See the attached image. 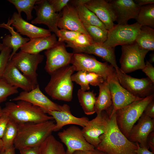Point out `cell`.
Masks as SVG:
<instances>
[{
	"mask_svg": "<svg viewBox=\"0 0 154 154\" xmlns=\"http://www.w3.org/2000/svg\"><path fill=\"white\" fill-rule=\"evenodd\" d=\"M54 120L40 123H27L17 124L18 131L14 143L15 149L39 147L53 131Z\"/></svg>",
	"mask_w": 154,
	"mask_h": 154,
	"instance_id": "1",
	"label": "cell"
},
{
	"mask_svg": "<svg viewBox=\"0 0 154 154\" xmlns=\"http://www.w3.org/2000/svg\"><path fill=\"white\" fill-rule=\"evenodd\" d=\"M72 5L76 9L83 23L96 26L104 30H108L96 15L88 9L84 4H77Z\"/></svg>",
	"mask_w": 154,
	"mask_h": 154,
	"instance_id": "28",
	"label": "cell"
},
{
	"mask_svg": "<svg viewBox=\"0 0 154 154\" xmlns=\"http://www.w3.org/2000/svg\"><path fill=\"white\" fill-rule=\"evenodd\" d=\"M3 112L7 114L10 120L17 124L27 123H40L54 120L42 109L24 101H18L16 103L7 102L2 108Z\"/></svg>",
	"mask_w": 154,
	"mask_h": 154,
	"instance_id": "3",
	"label": "cell"
},
{
	"mask_svg": "<svg viewBox=\"0 0 154 154\" xmlns=\"http://www.w3.org/2000/svg\"><path fill=\"white\" fill-rule=\"evenodd\" d=\"M54 33L45 37L31 39L20 48L21 50L32 54H39L55 46L58 41Z\"/></svg>",
	"mask_w": 154,
	"mask_h": 154,
	"instance_id": "25",
	"label": "cell"
},
{
	"mask_svg": "<svg viewBox=\"0 0 154 154\" xmlns=\"http://www.w3.org/2000/svg\"><path fill=\"white\" fill-rule=\"evenodd\" d=\"M71 0H49L48 1L54 11L59 13L62 11Z\"/></svg>",
	"mask_w": 154,
	"mask_h": 154,
	"instance_id": "42",
	"label": "cell"
},
{
	"mask_svg": "<svg viewBox=\"0 0 154 154\" xmlns=\"http://www.w3.org/2000/svg\"><path fill=\"white\" fill-rule=\"evenodd\" d=\"M39 154H66L63 145L52 134L39 147Z\"/></svg>",
	"mask_w": 154,
	"mask_h": 154,
	"instance_id": "31",
	"label": "cell"
},
{
	"mask_svg": "<svg viewBox=\"0 0 154 154\" xmlns=\"http://www.w3.org/2000/svg\"><path fill=\"white\" fill-rule=\"evenodd\" d=\"M18 88L11 86L3 78L0 79V104L9 96L18 92Z\"/></svg>",
	"mask_w": 154,
	"mask_h": 154,
	"instance_id": "37",
	"label": "cell"
},
{
	"mask_svg": "<svg viewBox=\"0 0 154 154\" xmlns=\"http://www.w3.org/2000/svg\"><path fill=\"white\" fill-rule=\"evenodd\" d=\"M8 21L14 27L17 32L21 35L27 36L30 39L46 37L51 35L48 29L36 26L25 21L21 15L15 12Z\"/></svg>",
	"mask_w": 154,
	"mask_h": 154,
	"instance_id": "21",
	"label": "cell"
},
{
	"mask_svg": "<svg viewBox=\"0 0 154 154\" xmlns=\"http://www.w3.org/2000/svg\"><path fill=\"white\" fill-rule=\"evenodd\" d=\"M86 78L89 84L93 86H98L105 81L101 75L94 72H86Z\"/></svg>",
	"mask_w": 154,
	"mask_h": 154,
	"instance_id": "41",
	"label": "cell"
},
{
	"mask_svg": "<svg viewBox=\"0 0 154 154\" xmlns=\"http://www.w3.org/2000/svg\"><path fill=\"white\" fill-rule=\"evenodd\" d=\"M57 26L60 29L78 31L88 35L79 17L76 9L74 6L69 3L60 13Z\"/></svg>",
	"mask_w": 154,
	"mask_h": 154,
	"instance_id": "20",
	"label": "cell"
},
{
	"mask_svg": "<svg viewBox=\"0 0 154 154\" xmlns=\"http://www.w3.org/2000/svg\"><path fill=\"white\" fill-rule=\"evenodd\" d=\"M20 154H39V149L35 147L19 150Z\"/></svg>",
	"mask_w": 154,
	"mask_h": 154,
	"instance_id": "48",
	"label": "cell"
},
{
	"mask_svg": "<svg viewBox=\"0 0 154 154\" xmlns=\"http://www.w3.org/2000/svg\"><path fill=\"white\" fill-rule=\"evenodd\" d=\"M86 72L84 70H79L76 73L72 74L71 77L72 82H75L79 85L82 90L86 91L90 89L89 84L86 78Z\"/></svg>",
	"mask_w": 154,
	"mask_h": 154,
	"instance_id": "38",
	"label": "cell"
},
{
	"mask_svg": "<svg viewBox=\"0 0 154 154\" xmlns=\"http://www.w3.org/2000/svg\"><path fill=\"white\" fill-rule=\"evenodd\" d=\"M2 78L10 85L19 88L23 91H30L37 86L22 74L12 61L9 60Z\"/></svg>",
	"mask_w": 154,
	"mask_h": 154,
	"instance_id": "23",
	"label": "cell"
},
{
	"mask_svg": "<svg viewBox=\"0 0 154 154\" xmlns=\"http://www.w3.org/2000/svg\"><path fill=\"white\" fill-rule=\"evenodd\" d=\"M147 143L149 148L154 153V131L151 132L148 135Z\"/></svg>",
	"mask_w": 154,
	"mask_h": 154,
	"instance_id": "46",
	"label": "cell"
},
{
	"mask_svg": "<svg viewBox=\"0 0 154 154\" xmlns=\"http://www.w3.org/2000/svg\"><path fill=\"white\" fill-rule=\"evenodd\" d=\"M141 26L137 22L129 25H115L108 30L107 39L102 44L107 47H115L134 43Z\"/></svg>",
	"mask_w": 154,
	"mask_h": 154,
	"instance_id": "8",
	"label": "cell"
},
{
	"mask_svg": "<svg viewBox=\"0 0 154 154\" xmlns=\"http://www.w3.org/2000/svg\"><path fill=\"white\" fill-rule=\"evenodd\" d=\"M18 131L17 124L10 120L1 139L3 144V152L14 146Z\"/></svg>",
	"mask_w": 154,
	"mask_h": 154,
	"instance_id": "33",
	"label": "cell"
},
{
	"mask_svg": "<svg viewBox=\"0 0 154 154\" xmlns=\"http://www.w3.org/2000/svg\"><path fill=\"white\" fill-rule=\"evenodd\" d=\"M75 71L73 66L69 65L53 72L45 88L46 92L54 100L71 101L74 86L71 77Z\"/></svg>",
	"mask_w": 154,
	"mask_h": 154,
	"instance_id": "4",
	"label": "cell"
},
{
	"mask_svg": "<svg viewBox=\"0 0 154 154\" xmlns=\"http://www.w3.org/2000/svg\"><path fill=\"white\" fill-rule=\"evenodd\" d=\"M109 117L108 129L100 136V142L95 148L106 154H137V145L129 141L118 128L116 112Z\"/></svg>",
	"mask_w": 154,
	"mask_h": 154,
	"instance_id": "2",
	"label": "cell"
},
{
	"mask_svg": "<svg viewBox=\"0 0 154 154\" xmlns=\"http://www.w3.org/2000/svg\"><path fill=\"white\" fill-rule=\"evenodd\" d=\"M120 84L133 95L144 98L154 94V83L148 77L137 78L116 69Z\"/></svg>",
	"mask_w": 154,
	"mask_h": 154,
	"instance_id": "9",
	"label": "cell"
},
{
	"mask_svg": "<svg viewBox=\"0 0 154 154\" xmlns=\"http://www.w3.org/2000/svg\"><path fill=\"white\" fill-rule=\"evenodd\" d=\"M138 121L137 123L131 129L128 139L138 143L141 147L149 149L147 140L149 134L154 131V119L149 117L143 112Z\"/></svg>",
	"mask_w": 154,
	"mask_h": 154,
	"instance_id": "18",
	"label": "cell"
},
{
	"mask_svg": "<svg viewBox=\"0 0 154 154\" xmlns=\"http://www.w3.org/2000/svg\"><path fill=\"white\" fill-rule=\"evenodd\" d=\"M23 100L29 102L44 110L60 111L62 105L56 104L50 100L41 92L38 84L32 90L23 91L17 96L11 100V101Z\"/></svg>",
	"mask_w": 154,
	"mask_h": 154,
	"instance_id": "15",
	"label": "cell"
},
{
	"mask_svg": "<svg viewBox=\"0 0 154 154\" xmlns=\"http://www.w3.org/2000/svg\"><path fill=\"white\" fill-rule=\"evenodd\" d=\"M43 55L34 54L20 50L15 53L11 60L15 66L35 85L38 84L37 70L43 61Z\"/></svg>",
	"mask_w": 154,
	"mask_h": 154,
	"instance_id": "10",
	"label": "cell"
},
{
	"mask_svg": "<svg viewBox=\"0 0 154 154\" xmlns=\"http://www.w3.org/2000/svg\"><path fill=\"white\" fill-rule=\"evenodd\" d=\"M141 70L154 83V67L152 64L147 61L145 63V66Z\"/></svg>",
	"mask_w": 154,
	"mask_h": 154,
	"instance_id": "43",
	"label": "cell"
},
{
	"mask_svg": "<svg viewBox=\"0 0 154 154\" xmlns=\"http://www.w3.org/2000/svg\"><path fill=\"white\" fill-rule=\"evenodd\" d=\"M144 113L149 117L154 119V100L151 102L147 106Z\"/></svg>",
	"mask_w": 154,
	"mask_h": 154,
	"instance_id": "45",
	"label": "cell"
},
{
	"mask_svg": "<svg viewBox=\"0 0 154 154\" xmlns=\"http://www.w3.org/2000/svg\"><path fill=\"white\" fill-rule=\"evenodd\" d=\"M9 121L8 116L3 113L0 116V138L1 139L2 137Z\"/></svg>",
	"mask_w": 154,
	"mask_h": 154,
	"instance_id": "44",
	"label": "cell"
},
{
	"mask_svg": "<svg viewBox=\"0 0 154 154\" xmlns=\"http://www.w3.org/2000/svg\"><path fill=\"white\" fill-rule=\"evenodd\" d=\"M116 14V21L117 24H127L131 19H136L140 7L133 0H112L109 1Z\"/></svg>",
	"mask_w": 154,
	"mask_h": 154,
	"instance_id": "22",
	"label": "cell"
},
{
	"mask_svg": "<svg viewBox=\"0 0 154 154\" xmlns=\"http://www.w3.org/2000/svg\"><path fill=\"white\" fill-rule=\"evenodd\" d=\"M137 145V148L135 151L137 154H154V153L150 151L148 149L144 147H140L138 143H136Z\"/></svg>",
	"mask_w": 154,
	"mask_h": 154,
	"instance_id": "49",
	"label": "cell"
},
{
	"mask_svg": "<svg viewBox=\"0 0 154 154\" xmlns=\"http://www.w3.org/2000/svg\"><path fill=\"white\" fill-rule=\"evenodd\" d=\"M154 99V94L135 101L116 112L117 125L127 138L135 123L140 117L147 105Z\"/></svg>",
	"mask_w": 154,
	"mask_h": 154,
	"instance_id": "5",
	"label": "cell"
},
{
	"mask_svg": "<svg viewBox=\"0 0 154 154\" xmlns=\"http://www.w3.org/2000/svg\"><path fill=\"white\" fill-rule=\"evenodd\" d=\"M84 5L96 15L108 30L115 25L114 22L116 19V14L109 1L89 0Z\"/></svg>",
	"mask_w": 154,
	"mask_h": 154,
	"instance_id": "16",
	"label": "cell"
},
{
	"mask_svg": "<svg viewBox=\"0 0 154 154\" xmlns=\"http://www.w3.org/2000/svg\"><path fill=\"white\" fill-rule=\"evenodd\" d=\"M77 95L79 102L86 114L91 115L96 113L95 106L97 97L93 90L84 91L79 89Z\"/></svg>",
	"mask_w": 154,
	"mask_h": 154,
	"instance_id": "29",
	"label": "cell"
},
{
	"mask_svg": "<svg viewBox=\"0 0 154 154\" xmlns=\"http://www.w3.org/2000/svg\"><path fill=\"white\" fill-rule=\"evenodd\" d=\"M135 3L141 7L148 4L154 3V0H135Z\"/></svg>",
	"mask_w": 154,
	"mask_h": 154,
	"instance_id": "50",
	"label": "cell"
},
{
	"mask_svg": "<svg viewBox=\"0 0 154 154\" xmlns=\"http://www.w3.org/2000/svg\"><path fill=\"white\" fill-rule=\"evenodd\" d=\"M75 71L84 70L101 75L108 82L111 79L117 78L115 69L110 64L98 60L94 57L84 53H74L71 63Z\"/></svg>",
	"mask_w": 154,
	"mask_h": 154,
	"instance_id": "6",
	"label": "cell"
},
{
	"mask_svg": "<svg viewBox=\"0 0 154 154\" xmlns=\"http://www.w3.org/2000/svg\"><path fill=\"white\" fill-rule=\"evenodd\" d=\"M137 22L141 26L154 27V3L140 7L136 19Z\"/></svg>",
	"mask_w": 154,
	"mask_h": 154,
	"instance_id": "32",
	"label": "cell"
},
{
	"mask_svg": "<svg viewBox=\"0 0 154 154\" xmlns=\"http://www.w3.org/2000/svg\"><path fill=\"white\" fill-rule=\"evenodd\" d=\"M15 149L13 146L10 149L0 153V154H15Z\"/></svg>",
	"mask_w": 154,
	"mask_h": 154,
	"instance_id": "51",
	"label": "cell"
},
{
	"mask_svg": "<svg viewBox=\"0 0 154 154\" xmlns=\"http://www.w3.org/2000/svg\"><path fill=\"white\" fill-rule=\"evenodd\" d=\"M44 54L46 58L45 69L50 75L56 70L70 65L74 53L67 51L64 42L58 41L54 46L46 50Z\"/></svg>",
	"mask_w": 154,
	"mask_h": 154,
	"instance_id": "12",
	"label": "cell"
},
{
	"mask_svg": "<svg viewBox=\"0 0 154 154\" xmlns=\"http://www.w3.org/2000/svg\"><path fill=\"white\" fill-rule=\"evenodd\" d=\"M121 46L120 70L125 74L142 70L145 66L144 59L149 51L142 48L135 42Z\"/></svg>",
	"mask_w": 154,
	"mask_h": 154,
	"instance_id": "7",
	"label": "cell"
},
{
	"mask_svg": "<svg viewBox=\"0 0 154 154\" xmlns=\"http://www.w3.org/2000/svg\"><path fill=\"white\" fill-rule=\"evenodd\" d=\"M58 135L66 147V154H73L76 151H88L95 148L86 141L82 130L76 125L71 126L58 132Z\"/></svg>",
	"mask_w": 154,
	"mask_h": 154,
	"instance_id": "11",
	"label": "cell"
},
{
	"mask_svg": "<svg viewBox=\"0 0 154 154\" xmlns=\"http://www.w3.org/2000/svg\"><path fill=\"white\" fill-rule=\"evenodd\" d=\"M151 63H152L154 62V53L153 52L150 55V58L149 61Z\"/></svg>",
	"mask_w": 154,
	"mask_h": 154,
	"instance_id": "52",
	"label": "cell"
},
{
	"mask_svg": "<svg viewBox=\"0 0 154 154\" xmlns=\"http://www.w3.org/2000/svg\"><path fill=\"white\" fill-rule=\"evenodd\" d=\"M110 120L109 116L105 111L97 114L89 120L81 129L86 141L96 148L100 142V137L106 131Z\"/></svg>",
	"mask_w": 154,
	"mask_h": 154,
	"instance_id": "13",
	"label": "cell"
},
{
	"mask_svg": "<svg viewBox=\"0 0 154 154\" xmlns=\"http://www.w3.org/2000/svg\"><path fill=\"white\" fill-rule=\"evenodd\" d=\"M73 154H106L102 151L95 148L93 149L86 151H78L75 152Z\"/></svg>",
	"mask_w": 154,
	"mask_h": 154,
	"instance_id": "47",
	"label": "cell"
},
{
	"mask_svg": "<svg viewBox=\"0 0 154 154\" xmlns=\"http://www.w3.org/2000/svg\"><path fill=\"white\" fill-rule=\"evenodd\" d=\"M98 86L99 92L95 104L97 114L105 111L110 116L113 109L112 96L108 83L105 81Z\"/></svg>",
	"mask_w": 154,
	"mask_h": 154,
	"instance_id": "27",
	"label": "cell"
},
{
	"mask_svg": "<svg viewBox=\"0 0 154 154\" xmlns=\"http://www.w3.org/2000/svg\"><path fill=\"white\" fill-rule=\"evenodd\" d=\"M87 33L95 44H101L106 40L108 30H104L94 26L83 23Z\"/></svg>",
	"mask_w": 154,
	"mask_h": 154,
	"instance_id": "35",
	"label": "cell"
},
{
	"mask_svg": "<svg viewBox=\"0 0 154 154\" xmlns=\"http://www.w3.org/2000/svg\"><path fill=\"white\" fill-rule=\"evenodd\" d=\"M11 25L8 21L6 23H3L0 24V28L8 30L11 33V35H6L2 40V44L4 46L9 47L12 50L9 60L19 48L30 40L29 38L22 37L19 33L15 31Z\"/></svg>",
	"mask_w": 154,
	"mask_h": 154,
	"instance_id": "26",
	"label": "cell"
},
{
	"mask_svg": "<svg viewBox=\"0 0 154 154\" xmlns=\"http://www.w3.org/2000/svg\"><path fill=\"white\" fill-rule=\"evenodd\" d=\"M3 149V144L1 139L0 138V151H2Z\"/></svg>",
	"mask_w": 154,
	"mask_h": 154,
	"instance_id": "53",
	"label": "cell"
},
{
	"mask_svg": "<svg viewBox=\"0 0 154 154\" xmlns=\"http://www.w3.org/2000/svg\"><path fill=\"white\" fill-rule=\"evenodd\" d=\"M12 52L11 48L4 47L0 53V79L3 78Z\"/></svg>",
	"mask_w": 154,
	"mask_h": 154,
	"instance_id": "40",
	"label": "cell"
},
{
	"mask_svg": "<svg viewBox=\"0 0 154 154\" xmlns=\"http://www.w3.org/2000/svg\"></svg>",
	"mask_w": 154,
	"mask_h": 154,
	"instance_id": "56",
	"label": "cell"
},
{
	"mask_svg": "<svg viewBox=\"0 0 154 154\" xmlns=\"http://www.w3.org/2000/svg\"><path fill=\"white\" fill-rule=\"evenodd\" d=\"M73 53H84L93 54L108 62L115 69L118 67L115 55V47H107L102 44H94L86 46L72 48Z\"/></svg>",
	"mask_w": 154,
	"mask_h": 154,
	"instance_id": "24",
	"label": "cell"
},
{
	"mask_svg": "<svg viewBox=\"0 0 154 154\" xmlns=\"http://www.w3.org/2000/svg\"><path fill=\"white\" fill-rule=\"evenodd\" d=\"M60 111L42 110L46 114L52 116L56 122L53 131H57L63 127L68 125L72 124L79 125L82 127H84L89 120L85 116L77 117L71 113L69 106L64 104Z\"/></svg>",
	"mask_w": 154,
	"mask_h": 154,
	"instance_id": "17",
	"label": "cell"
},
{
	"mask_svg": "<svg viewBox=\"0 0 154 154\" xmlns=\"http://www.w3.org/2000/svg\"><path fill=\"white\" fill-rule=\"evenodd\" d=\"M108 83L113 104L110 115L118 110L142 98L133 95L123 87L120 84L118 78L111 79Z\"/></svg>",
	"mask_w": 154,
	"mask_h": 154,
	"instance_id": "19",
	"label": "cell"
},
{
	"mask_svg": "<svg viewBox=\"0 0 154 154\" xmlns=\"http://www.w3.org/2000/svg\"><path fill=\"white\" fill-rule=\"evenodd\" d=\"M3 112L2 111V108L0 106V116L2 115Z\"/></svg>",
	"mask_w": 154,
	"mask_h": 154,
	"instance_id": "55",
	"label": "cell"
},
{
	"mask_svg": "<svg viewBox=\"0 0 154 154\" xmlns=\"http://www.w3.org/2000/svg\"><path fill=\"white\" fill-rule=\"evenodd\" d=\"M4 47L2 43H0V51H1Z\"/></svg>",
	"mask_w": 154,
	"mask_h": 154,
	"instance_id": "54",
	"label": "cell"
},
{
	"mask_svg": "<svg viewBox=\"0 0 154 154\" xmlns=\"http://www.w3.org/2000/svg\"><path fill=\"white\" fill-rule=\"evenodd\" d=\"M142 48L149 51L154 50V29L141 26L135 42Z\"/></svg>",
	"mask_w": 154,
	"mask_h": 154,
	"instance_id": "30",
	"label": "cell"
},
{
	"mask_svg": "<svg viewBox=\"0 0 154 154\" xmlns=\"http://www.w3.org/2000/svg\"><path fill=\"white\" fill-rule=\"evenodd\" d=\"M80 33L64 29H59L56 35L58 41L60 42H71L73 41Z\"/></svg>",
	"mask_w": 154,
	"mask_h": 154,
	"instance_id": "39",
	"label": "cell"
},
{
	"mask_svg": "<svg viewBox=\"0 0 154 154\" xmlns=\"http://www.w3.org/2000/svg\"><path fill=\"white\" fill-rule=\"evenodd\" d=\"M66 46L72 49L82 47L95 44L88 35L80 33L72 41L67 42Z\"/></svg>",
	"mask_w": 154,
	"mask_h": 154,
	"instance_id": "36",
	"label": "cell"
},
{
	"mask_svg": "<svg viewBox=\"0 0 154 154\" xmlns=\"http://www.w3.org/2000/svg\"><path fill=\"white\" fill-rule=\"evenodd\" d=\"M37 0H8L17 9L18 13L21 15L23 12L26 14L27 21L32 19V12Z\"/></svg>",
	"mask_w": 154,
	"mask_h": 154,
	"instance_id": "34",
	"label": "cell"
},
{
	"mask_svg": "<svg viewBox=\"0 0 154 154\" xmlns=\"http://www.w3.org/2000/svg\"><path fill=\"white\" fill-rule=\"evenodd\" d=\"M34 9L37 17L31 21V23L45 25L50 32L56 35L59 30L57 24L60 12H56L47 0H37Z\"/></svg>",
	"mask_w": 154,
	"mask_h": 154,
	"instance_id": "14",
	"label": "cell"
}]
</instances>
